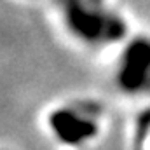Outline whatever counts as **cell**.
Masks as SVG:
<instances>
[{
	"label": "cell",
	"instance_id": "cell-1",
	"mask_svg": "<svg viewBox=\"0 0 150 150\" xmlns=\"http://www.w3.org/2000/svg\"><path fill=\"white\" fill-rule=\"evenodd\" d=\"M54 127H58L59 134H63V138H67V140L82 138V134H87L89 131H93V127L87 126L86 120L82 122L80 119H77L70 113L54 115Z\"/></svg>",
	"mask_w": 150,
	"mask_h": 150
}]
</instances>
